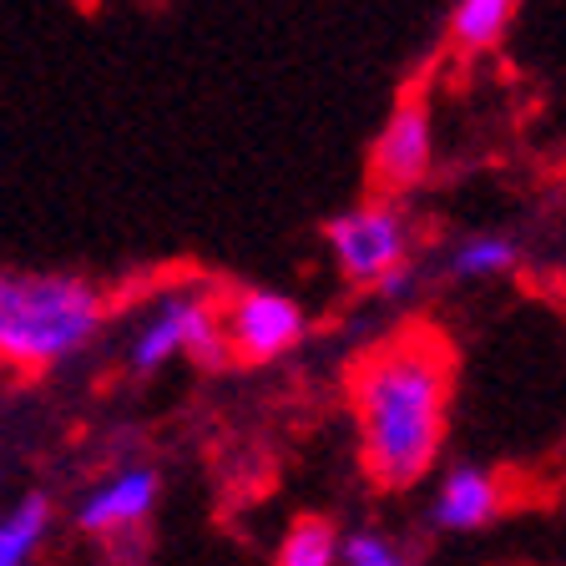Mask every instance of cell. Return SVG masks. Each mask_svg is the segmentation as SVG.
Segmentation results:
<instances>
[{
    "label": "cell",
    "instance_id": "cell-1",
    "mask_svg": "<svg viewBox=\"0 0 566 566\" xmlns=\"http://www.w3.org/2000/svg\"><path fill=\"white\" fill-rule=\"evenodd\" d=\"M455 354L436 329H405L354 369L359 460L379 491H410L436 471L450 430Z\"/></svg>",
    "mask_w": 566,
    "mask_h": 566
},
{
    "label": "cell",
    "instance_id": "cell-2",
    "mask_svg": "<svg viewBox=\"0 0 566 566\" xmlns=\"http://www.w3.org/2000/svg\"><path fill=\"white\" fill-rule=\"evenodd\" d=\"M106 324V294L82 273L0 269V365L61 369Z\"/></svg>",
    "mask_w": 566,
    "mask_h": 566
},
{
    "label": "cell",
    "instance_id": "cell-3",
    "mask_svg": "<svg viewBox=\"0 0 566 566\" xmlns=\"http://www.w3.org/2000/svg\"><path fill=\"white\" fill-rule=\"evenodd\" d=\"M172 359H192L202 369L228 365L223 318H218V298H212L208 283H177V289L157 294L132 324L127 339L132 375H157Z\"/></svg>",
    "mask_w": 566,
    "mask_h": 566
},
{
    "label": "cell",
    "instance_id": "cell-4",
    "mask_svg": "<svg viewBox=\"0 0 566 566\" xmlns=\"http://www.w3.org/2000/svg\"><path fill=\"white\" fill-rule=\"evenodd\" d=\"M324 243H329L334 263L349 283H379L389 269L410 263L415 228L395 202H354V208L334 212L324 223Z\"/></svg>",
    "mask_w": 566,
    "mask_h": 566
},
{
    "label": "cell",
    "instance_id": "cell-5",
    "mask_svg": "<svg viewBox=\"0 0 566 566\" xmlns=\"http://www.w3.org/2000/svg\"><path fill=\"white\" fill-rule=\"evenodd\" d=\"M218 318H223L228 359H243V365H273L289 349H298L308 334L304 304L279 289H238L218 308Z\"/></svg>",
    "mask_w": 566,
    "mask_h": 566
},
{
    "label": "cell",
    "instance_id": "cell-6",
    "mask_svg": "<svg viewBox=\"0 0 566 566\" xmlns=\"http://www.w3.org/2000/svg\"><path fill=\"white\" fill-rule=\"evenodd\" d=\"M157 501H163V471L147 465V460H127L117 471H106L92 491H82L71 521L86 536H102V542H117V536H132L153 521Z\"/></svg>",
    "mask_w": 566,
    "mask_h": 566
},
{
    "label": "cell",
    "instance_id": "cell-7",
    "mask_svg": "<svg viewBox=\"0 0 566 566\" xmlns=\"http://www.w3.org/2000/svg\"><path fill=\"white\" fill-rule=\"evenodd\" d=\"M436 167V122H430V102L424 96H405L385 117L375 147H369V177L385 192H410L420 188Z\"/></svg>",
    "mask_w": 566,
    "mask_h": 566
},
{
    "label": "cell",
    "instance_id": "cell-8",
    "mask_svg": "<svg viewBox=\"0 0 566 566\" xmlns=\"http://www.w3.org/2000/svg\"><path fill=\"white\" fill-rule=\"evenodd\" d=\"M506 506V481L491 465H455L436 485L430 501V526L436 531H481Z\"/></svg>",
    "mask_w": 566,
    "mask_h": 566
},
{
    "label": "cell",
    "instance_id": "cell-9",
    "mask_svg": "<svg viewBox=\"0 0 566 566\" xmlns=\"http://www.w3.org/2000/svg\"><path fill=\"white\" fill-rule=\"evenodd\" d=\"M51 536V495L25 491L0 511V566H35Z\"/></svg>",
    "mask_w": 566,
    "mask_h": 566
},
{
    "label": "cell",
    "instance_id": "cell-10",
    "mask_svg": "<svg viewBox=\"0 0 566 566\" xmlns=\"http://www.w3.org/2000/svg\"><path fill=\"white\" fill-rule=\"evenodd\" d=\"M516 263H521V243L511 233H471L446 253V273L460 283L495 279V273H511Z\"/></svg>",
    "mask_w": 566,
    "mask_h": 566
},
{
    "label": "cell",
    "instance_id": "cell-11",
    "mask_svg": "<svg viewBox=\"0 0 566 566\" xmlns=\"http://www.w3.org/2000/svg\"><path fill=\"white\" fill-rule=\"evenodd\" d=\"M521 0H455L450 6V41L460 51H491L506 35Z\"/></svg>",
    "mask_w": 566,
    "mask_h": 566
},
{
    "label": "cell",
    "instance_id": "cell-12",
    "mask_svg": "<svg viewBox=\"0 0 566 566\" xmlns=\"http://www.w3.org/2000/svg\"><path fill=\"white\" fill-rule=\"evenodd\" d=\"M273 566H339V531L329 516H298L283 531Z\"/></svg>",
    "mask_w": 566,
    "mask_h": 566
},
{
    "label": "cell",
    "instance_id": "cell-13",
    "mask_svg": "<svg viewBox=\"0 0 566 566\" xmlns=\"http://www.w3.org/2000/svg\"><path fill=\"white\" fill-rule=\"evenodd\" d=\"M339 566H415V556L389 531L359 526V531H339Z\"/></svg>",
    "mask_w": 566,
    "mask_h": 566
},
{
    "label": "cell",
    "instance_id": "cell-14",
    "mask_svg": "<svg viewBox=\"0 0 566 566\" xmlns=\"http://www.w3.org/2000/svg\"><path fill=\"white\" fill-rule=\"evenodd\" d=\"M415 289H420V279H415L410 263H400V269H389L385 279L375 283V294L385 298V304H405V298H415Z\"/></svg>",
    "mask_w": 566,
    "mask_h": 566
}]
</instances>
